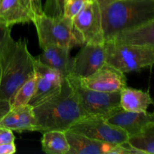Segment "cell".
Returning <instances> with one entry per match:
<instances>
[{
	"mask_svg": "<svg viewBox=\"0 0 154 154\" xmlns=\"http://www.w3.org/2000/svg\"><path fill=\"white\" fill-rule=\"evenodd\" d=\"M35 118V132L69 130L87 114L81 107L76 93L67 78L54 95L32 107Z\"/></svg>",
	"mask_w": 154,
	"mask_h": 154,
	"instance_id": "cell-1",
	"label": "cell"
},
{
	"mask_svg": "<svg viewBox=\"0 0 154 154\" xmlns=\"http://www.w3.org/2000/svg\"><path fill=\"white\" fill-rule=\"evenodd\" d=\"M34 60L26 39H11L0 57V100L11 103L17 90L34 76Z\"/></svg>",
	"mask_w": 154,
	"mask_h": 154,
	"instance_id": "cell-2",
	"label": "cell"
},
{
	"mask_svg": "<svg viewBox=\"0 0 154 154\" xmlns=\"http://www.w3.org/2000/svg\"><path fill=\"white\" fill-rule=\"evenodd\" d=\"M105 42L120 31L154 20V0H97Z\"/></svg>",
	"mask_w": 154,
	"mask_h": 154,
	"instance_id": "cell-3",
	"label": "cell"
},
{
	"mask_svg": "<svg viewBox=\"0 0 154 154\" xmlns=\"http://www.w3.org/2000/svg\"><path fill=\"white\" fill-rule=\"evenodd\" d=\"M37 30L40 48L58 46L72 49L81 45L73 28L72 20L66 17H52L44 13L35 14L32 21Z\"/></svg>",
	"mask_w": 154,
	"mask_h": 154,
	"instance_id": "cell-4",
	"label": "cell"
},
{
	"mask_svg": "<svg viewBox=\"0 0 154 154\" xmlns=\"http://www.w3.org/2000/svg\"><path fill=\"white\" fill-rule=\"evenodd\" d=\"M105 61L123 73L136 72L152 67L154 63V48L137 47L105 42Z\"/></svg>",
	"mask_w": 154,
	"mask_h": 154,
	"instance_id": "cell-5",
	"label": "cell"
},
{
	"mask_svg": "<svg viewBox=\"0 0 154 154\" xmlns=\"http://www.w3.org/2000/svg\"><path fill=\"white\" fill-rule=\"evenodd\" d=\"M66 78L73 87L81 107L88 116L106 117L120 106V92L96 91L84 87L78 78L69 76Z\"/></svg>",
	"mask_w": 154,
	"mask_h": 154,
	"instance_id": "cell-6",
	"label": "cell"
},
{
	"mask_svg": "<svg viewBox=\"0 0 154 154\" xmlns=\"http://www.w3.org/2000/svg\"><path fill=\"white\" fill-rule=\"evenodd\" d=\"M72 25L81 46L84 44H105L102 14L97 0L87 2L74 17Z\"/></svg>",
	"mask_w": 154,
	"mask_h": 154,
	"instance_id": "cell-7",
	"label": "cell"
},
{
	"mask_svg": "<svg viewBox=\"0 0 154 154\" xmlns=\"http://www.w3.org/2000/svg\"><path fill=\"white\" fill-rule=\"evenodd\" d=\"M69 130L81 134L92 139L111 144L127 142L128 135L124 130L110 124L102 116H87L74 123Z\"/></svg>",
	"mask_w": 154,
	"mask_h": 154,
	"instance_id": "cell-8",
	"label": "cell"
},
{
	"mask_svg": "<svg viewBox=\"0 0 154 154\" xmlns=\"http://www.w3.org/2000/svg\"><path fill=\"white\" fill-rule=\"evenodd\" d=\"M78 79L84 87L104 93L120 92L126 87L125 73L107 63L90 76Z\"/></svg>",
	"mask_w": 154,
	"mask_h": 154,
	"instance_id": "cell-9",
	"label": "cell"
},
{
	"mask_svg": "<svg viewBox=\"0 0 154 154\" xmlns=\"http://www.w3.org/2000/svg\"><path fill=\"white\" fill-rule=\"evenodd\" d=\"M34 69L36 77L35 90L29 102V105L32 107L43 102L58 91L65 78L57 70L43 64L35 58Z\"/></svg>",
	"mask_w": 154,
	"mask_h": 154,
	"instance_id": "cell-10",
	"label": "cell"
},
{
	"mask_svg": "<svg viewBox=\"0 0 154 154\" xmlns=\"http://www.w3.org/2000/svg\"><path fill=\"white\" fill-rule=\"evenodd\" d=\"M73 57L72 72L70 76L84 78L102 67L105 61V45L84 44Z\"/></svg>",
	"mask_w": 154,
	"mask_h": 154,
	"instance_id": "cell-11",
	"label": "cell"
},
{
	"mask_svg": "<svg viewBox=\"0 0 154 154\" xmlns=\"http://www.w3.org/2000/svg\"><path fill=\"white\" fill-rule=\"evenodd\" d=\"M69 151L68 154H123V144H111L92 139L81 134L67 130L65 132Z\"/></svg>",
	"mask_w": 154,
	"mask_h": 154,
	"instance_id": "cell-12",
	"label": "cell"
},
{
	"mask_svg": "<svg viewBox=\"0 0 154 154\" xmlns=\"http://www.w3.org/2000/svg\"><path fill=\"white\" fill-rule=\"evenodd\" d=\"M110 124L120 128L127 133L128 137L141 132L147 126L154 123L153 113L132 112L123 109L121 106L105 117Z\"/></svg>",
	"mask_w": 154,
	"mask_h": 154,
	"instance_id": "cell-13",
	"label": "cell"
},
{
	"mask_svg": "<svg viewBox=\"0 0 154 154\" xmlns=\"http://www.w3.org/2000/svg\"><path fill=\"white\" fill-rule=\"evenodd\" d=\"M35 14L32 0H0V20L6 25L32 23Z\"/></svg>",
	"mask_w": 154,
	"mask_h": 154,
	"instance_id": "cell-14",
	"label": "cell"
},
{
	"mask_svg": "<svg viewBox=\"0 0 154 154\" xmlns=\"http://www.w3.org/2000/svg\"><path fill=\"white\" fill-rule=\"evenodd\" d=\"M108 42L132 46L154 48V20L120 31Z\"/></svg>",
	"mask_w": 154,
	"mask_h": 154,
	"instance_id": "cell-15",
	"label": "cell"
},
{
	"mask_svg": "<svg viewBox=\"0 0 154 154\" xmlns=\"http://www.w3.org/2000/svg\"><path fill=\"white\" fill-rule=\"evenodd\" d=\"M42 50V54L35 57L36 60L57 70L63 78H68L72 75L73 58L70 55V49L50 45Z\"/></svg>",
	"mask_w": 154,
	"mask_h": 154,
	"instance_id": "cell-16",
	"label": "cell"
},
{
	"mask_svg": "<svg viewBox=\"0 0 154 154\" xmlns=\"http://www.w3.org/2000/svg\"><path fill=\"white\" fill-rule=\"evenodd\" d=\"M0 127L17 132H35V118L32 107L28 104L11 108L0 120Z\"/></svg>",
	"mask_w": 154,
	"mask_h": 154,
	"instance_id": "cell-17",
	"label": "cell"
},
{
	"mask_svg": "<svg viewBox=\"0 0 154 154\" xmlns=\"http://www.w3.org/2000/svg\"><path fill=\"white\" fill-rule=\"evenodd\" d=\"M152 104L153 100L148 93L127 87L120 91V106L126 111L146 112Z\"/></svg>",
	"mask_w": 154,
	"mask_h": 154,
	"instance_id": "cell-18",
	"label": "cell"
},
{
	"mask_svg": "<svg viewBox=\"0 0 154 154\" xmlns=\"http://www.w3.org/2000/svg\"><path fill=\"white\" fill-rule=\"evenodd\" d=\"M42 138V150L48 154H68L69 144L63 131L52 130L44 132Z\"/></svg>",
	"mask_w": 154,
	"mask_h": 154,
	"instance_id": "cell-19",
	"label": "cell"
},
{
	"mask_svg": "<svg viewBox=\"0 0 154 154\" xmlns=\"http://www.w3.org/2000/svg\"><path fill=\"white\" fill-rule=\"evenodd\" d=\"M127 142L141 154H154V123L128 138Z\"/></svg>",
	"mask_w": 154,
	"mask_h": 154,
	"instance_id": "cell-20",
	"label": "cell"
},
{
	"mask_svg": "<svg viewBox=\"0 0 154 154\" xmlns=\"http://www.w3.org/2000/svg\"><path fill=\"white\" fill-rule=\"evenodd\" d=\"M36 86L35 75L27 80L17 90L11 102V108L28 105L32 96L34 94Z\"/></svg>",
	"mask_w": 154,
	"mask_h": 154,
	"instance_id": "cell-21",
	"label": "cell"
},
{
	"mask_svg": "<svg viewBox=\"0 0 154 154\" xmlns=\"http://www.w3.org/2000/svg\"><path fill=\"white\" fill-rule=\"evenodd\" d=\"M68 0H47L43 13L52 17H63L64 8Z\"/></svg>",
	"mask_w": 154,
	"mask_h": 154,
	"instance_id": "cell-22",
	"label": "cell"
},
{
	"mask_svg": "<svg viewBox=\"0 0 154 154\" xmlns=\"http://www.w3.org/2000/svg\"><path fill=\"white\" fill-rule=\"evenodd\" d=\"M89 1L90 0H68L64 8L63 16L72 20Z\"/></svg>",
	"mask_w": 154,
	"mask_h": 154,
	"instance_id": "cell-23",
	"label": "cell"
},
{
	"mask_svg": "<svg viewBox=\"0 0 154 154\" xmlns=\"http://www.w3.org/2000/svg\"><path fill=\"white\" fill-rule=\"evenodd\" d=\"M11 27L0 20V57L5 47L12 38Z\"/></svg>",
	"mask_w": 154,
	"mask_h": 154,
	"instance_id": "cell-24",
	"label": "cell"
},
{
	"mask_svg": "<svg viewBox=\"0 0 154 154\" xmlns=\"http://www.w3.org/2000/svg\"><path fill=\"white\" fill-rule=\"evenodd\" d=\"M15 137L13 131L5 127H0V145L14 142Z\"/></svg>",
	"mask_w": 154,
	"mask_h": 154,
	"instance_id": "cell-25",
	"label": "cell"
},
{
	"mask_svg": "<svg viewBox=\"0 0 154 154\" xmlns=\"http://www.w3.org/2000/svg\"><path fill=\"white\" fill-rule=\"evenodd\" d=\"M17 151L14 142L0 145V154H13Z\"/></svg>",
	"mask_w": 154,
	"mask_h": 154,
	"instance_id": "cell-26",
	"label": "cell"
},
{
	"mask_svg": "<svg viewBox=\"0 0 154 154\" xmlns=\"http://www.w3.org/2000/svg\"><path fill=\"white\" fill-rule=\"evenodd\" d=\"M11 109V103L7 101L0 100V120L4 115H5Z\"/></svg>",
	"mask_w": 154,
	"mask_h": 154,
	"instance_id": "cell-27",
	"label": "cell"
},
{
	"mask_svg": "<svg viewBox=\"0 0 154 154\" xmlns=\"http://www.w3.org/2000/svg\"><path fill=\"white\" fill-rule=\"evenodd\" d=\"M33 6H34L35 11L36 12V14L43 13V8L42 5V0H32Z\"/></svg>",
	"mask_w": 154,
	"mask_h": 154,
	"instance_id": "cell-28",
	"label": "cell"
}]
</instances>
